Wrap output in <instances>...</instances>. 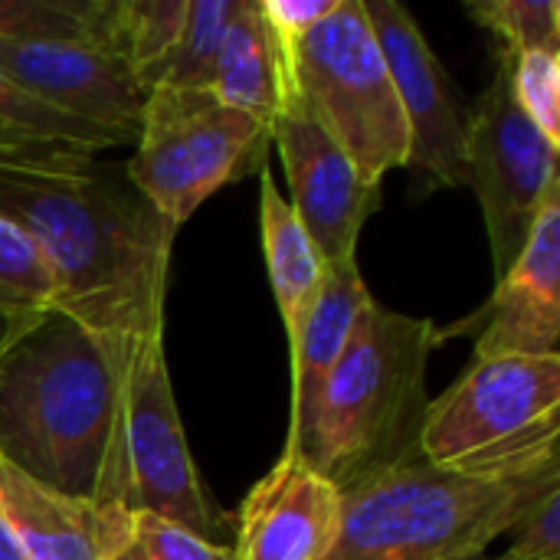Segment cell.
<instances>
[{"label":"cell","mask_w":560,"mask_h":560,"mask_svg":"<svg viewBox=\"0 0 560 560\" xmlns=\"http://www.w3.org/2000/svg\"><path fill=\"white\" fill-rule=\"evenodd\" d=\"M358 167L381 187L407 167L410 135L364 0H338L292 49V98Z\"/></svg>","instance_id":"6"},{"label":"cell","mask_w":560,"mask_h":560,"mask_svg":"<svg viewBox=\"0 0 560 560\" xmlns=\"http://www.w3.org/2000/svg\"><path fill=\"white\" fill-rule=\"evenodd\" d=\"M453 560H502V558H492V555H466V558H453Z\"/></svg>","instance_id":"32"},{"label":"cell","mask_w":560,"mask_h":560,"mask_svg":"<svg viewBox=\"0 0 560 560\" xmlns=\"http://www.w3.org/2000/svg\"><path fill=\"white\" fill-rule=\"evenodd\" d=\"M466 10L502 43V56L560 52L558 0H469Z\"/></svg>","instance_id":"24"},{"label":"cell","mask_w":560,"mask_h":560,"mask_svg":"<svg viewBox=\"0 0 560 560\" xmlns=\"http://www.w3.org/2000/svg\"><path fill=\"white\" fill-rule=\"evenodd\" d=\"M0 560H26L16 538H13V532H10V525L3 522V512H0Z\"/></svg>","instance_id":"30"},{"label":"cell","mask_w":560,"mask_h":560,"mask_svg":"<svg viewBox=\"0 0 560 560\" xmlns=\"http://www.w3.org/2000/svg\"><path fill=\"white\" fill-rule=\"evenodd\" d=\"M0 72L39 102L135 141L148 89L112 52L92 43H7L0 39Z\"/></svg>","instance_id":"13"},{"label":"cell","mask_w":560,"mask_h":560,"mask_svg":"<svg viewBox=\"0 0 560 560\" xmlns=\"http://www.w3.org/2000/svg\"><path fill=\"white\" fill-rule=\"evenodd\" d=\"M502 560H509V558H505V555H502Z\"/></svg>","instance_id":"34"},{"label":"cell","mask_w":560,"mask_h":560,"mask_svg":"<svg viewBox=\"0 0 560 560\" xmlns=\"http://www.w3.org/2000/svg\"><path fill=\"white\" fill-rule=\"evenodd\" d=\"M102 13L105 0H0V39H52L98 46Z\"/></svg>","instance_id":"23"},{"label":"cell","mask_w":560,"mask_h":560,"mask_svg":"<svg viewBox=\"0 0 560 560\" xmlns=\"http://www.w3.org/2000/svg\"><path fill=\"white\" fill-rule=\"evenodd\" d=\"M512 95L525 118L560 148V52H522L509 59Z\"/></svg>","instance_id":"25"},{"label":"cell","mask_w":560,"mask_h":560,"mask_svg":"<svg viewBox=\"0 0 560 560\" xmlns=\"http://www.w3.org/2000/svg\"><path fill=\"white\" fill-rule=\"evenodd\" d=\"M0 128H7L10 135H16L23 141L43 144V148H69V151H85V154L125 144L112 131L95 128L82 118H72V115L39 102L36 95H30L16 82H10L3 72H0Z\"/></svg>","instance_id":"21"},{"label":"cell","mask_w":560,"mask_h":560,"mask_svg":"<svg viewBox=\"0 0 560 560\" xmlns=\"http://www.w3.org/2000/svg\"><path fill=\"white\" fill-rule=\"evenodd\" d=\"M56 308V282L36 240L0 213V325Z\"/></svg>","instance_id":"22"},{"label":"cell","mask_w":560,"mask_h":560,"mask_svg":"<svg viewBox=\"0 0 560 560\" xmlns=\"http://www.w3.org/2000/svg\"><path fill=\"white\" fill-rule=\"evenodd\" d=\"M0 335H3V325H0Z\"/></svg>","instance_id":"33"},{"label":"cell","mask_w":560,"mask_h":560,"mask_svg":"<svg viewBox=\"0 0 560 560\" xmlns=\"http://www.w3.org/2000/svg\"><path fill=\"white\" fill-rule=\"evenodd\" d=\"M560 358H489L430 400L420 456L472 482L560 476Z\"/></svg>","instance_id":"4"},{"label":"cell","mask_w":560,"mask_h":560,"mask_svg":"<svg viewBox=\"0 0 560 560\" xmlns=\"http://www.w3.org/2000/svg\"><path fill=\"white\" fill-rule=\"evenodd\" d=\"M509 560H560V486H551L538 505L512 532Z\"/></svg>","instance_id":"27"},{"label":"cell","mask_w":560,"mask_h":560,"mask_svg":"<svg viewBox=\"0 0 560 560\" xmlns=\"http://www.w3.org/2000/svg\"><path fill=\"white\" fill-rule=\"evenodd\" d=\"M118 492L121 509L131 515L167 518L217 545H226L233 535V518L210 502L190 456L167 374L164 335L138 345L125 364Z\"/></svg>","instance_id":"8"},{"label":"cell","mask_w":560,"mask_h":560,"mask_svg":"<svg viewBox=\"0 0 560 560\" xmlns=\"http://www.w3.org/2000/svg\"><path fill=\"white\" fill-rule=\"evenodd\" d=\"M345 515V495L295 453L249 489L233 522L236 560H325Z\"/></svg>","instance_id":"14"},{"label":"cell","mask_w":560,"mask_h":560,"mask_svg":"<svg viewBox=\"0 0 560 560\" xmlns=\"http://www.w3.org/2000/svg\"><path fill=\"white\" fill-rule=\"evenodd\" d=\"M272 144L285 167L289 207L322 266L358 262V236L381 207V187L368 184L348 154L295 105H285L272 121Z\"/></svg>","instance_id":"11"},{"label":"cell","mask_w":560,"mask_h":560,"mask_svg":"<svg viewBox=\"0 0 560 560\" xmlns=\"http://www.w3.org/2000/svg\"><path fill=\"white\" fill-rule=\"evenodd\" d=\"M213 95L226 102L230 108L256 118L272 131V121L289 105V62L262 20L259 0H240L236 13L230 20L217 75H213Z\"/></svg>","instance_id":"16"},{"label":"cell","mask_w":560,"mask_h":560,"mask_svg":"<svg viewBox=\"0 0 560 560\" xmlns=\"http://www.w3.org/2000/svg\"><path fill=\"white\" fill-rule=\"evenodd\" d=\"M560 476L472 482L417 463L345 495L341 532L325 560H453L486 555L512 535Z\"/></svg>","instance_id":"5"},{"label":"cell","mask_w":560,"mask_h":560,"mask_svg":"<svg viewBox=\"0 0 560 560\" xmlns=\"http://www.w3.org/2000/svg\"><path fill=\"white\" fill-rule=\"evenodd\" d=\"M259 240L266 256L269 285L276 292V305L289 335V354L299 345L302 325L318 299L325 266L305 236L302 223L295 220L289 200L272 184L269 171H259Z\"/></svg>","instance_id":"18"},{"label":"cell","mask_w":560,"mask_h":560,"mask_svg":"<svg viewBox=\"0 0 560 560\" xmlns=\"http://www.w3.org/2000/svg\"><path fill=\"white\" fill-rule=\"evenodd\" d=\"M184 13L187 0H105L98 46L118 56L151 92L180 36Z\"/></svg>","instance_id":"19"},{"label":"cell","mask_w":560,"mask_h":560,"mask_svg":"<svg viewBox=\"0 0 560 560\" xmlns=\"http://www.w3.org/2000/svg\"><path fill=\"white\" fill-rule=\"evenodd\" d=\"M374 295L368 292L358 262L325 266L318 299L302 325L299 345L292 351V420L289 430L308 413L322 384L341 361L351 331Z\"/></svg>","instance_id":"17"},{"label":"cell","mask_w":560,"mask_h":560,"mask_svg":"<svg viewBox=\"0 0 560 560\" xmlns=\"http://www.w3.org/2000/svg\"><path fill=\"white\" fill-rule=\"evenodd\" d=\"M450 335L476 338L472 361L560 358V187L548 194L525 249L495 279L489 302L476 315L436 328L440 345Z\"/></svg>","instance_id":"12"},{"label":"cell","mask_w":560,"mask_h":560,"mask_svg":"<svg viewBox=\"0 0 560 560\" xmlns=\"http://www.w3.org/2000/svg\"><path fill=\"white\" fill-rule=\"evenodd\" d=\"M436 345L430 318L371 299L315 404L289 430L285 453H295L341 495L423 463L427 368Z\"/></svg>","instance_id":"3"},{"label":"cell","mask_w":560,"mask_h":560,"mask_svg":"<svg viewBox=\"0 0 560 560\" xmlns=\"http://www.w3.org/2000/svg\"><path fill=\"white\" fill-rule=\"evenodd\" d=\"M135 548L141 560H236L233 545L207 541L158 515H135Z\"/></svg>","instance_id":"26"},{"label":"cell","mask_w":560,"mask_h":560,"mask_svg":"<svg viewBox=\"0 0 560 560\" xmlns=\"http://www.w3.org/2000/svg\"><path fill=\"white\" fill-rule=\"evenodd\" d=\"M0 512L26 560H115L135 545V515L46 489L0 463Z\"/></svg>","instance_id":"15"},{"label":"cell","mask_w":560,"mask_h":560,"mask_svg":"<svg viewBox=\"0 0 560 560\" xmlns=\"http://www.w3.org/2000/svg\"><path fill=\"white\" fill-rule=\"evenodd\" d=\"M66 312L49 308L0 335V463L95 505H118L125 364Z\"/></svg>","instance_id":"2"},{"label":"cell","mask_w":560,"mask_h":560,"mask_svg":"<svg viewBox=\"0 0 560 560\" xmlns=\"http://www.w3.org/2000/svg\"><path fill=\"white\" fill-rule=\"evenodd\" d=\"M269 148L272 131L220 102L213 89L158 85L144 98L125 171L138 194L180 226L220 187L266 171Z\"/></svg>","instance_id":"7"},{"label":"cell","mask_w":560,"mask_h":560,"mask_svg":"<svg viewBox=\"0 0 560 560\" xmlns=\"http://www.w3.org/2000/svg\"><path fill=\"white\" fill-rule=\"evenodd\" d=\"M364 13L404 108L410 135L407 171L417 177V190L430 194L443 187H469L472 105L450 79L404 3L364 0Z\"/></svg>","instance_id":"10"},{"label":"cell","mask_w":560,"mask_h":560,"mask_svg":"<svg viewBox=\"0 0 560 560\" xmlns=\"http://www.w3.org/2000/svg\"><path fill=\"white\" fill-rule=\"evenodd\" d=\"M558 151L518 108L509 56H499L489 89L472 105L469 128V187L486 217L495 279L518 259L548 194L560 187Z\"/></svg>","instance_id":"9"},{"label":"cell","mask_w":560,"mask_h":560,"mask_svg":"<svg viewBox=\"0 0 560 560\" xmlns=\"http://www.w3.org/2000/svg\"><path fill=\"white\" fill-rule=\"evenodd\" d=\"M72 154H85V151H69V148H43L33 141H23L16 135H10L7 128H0V164H49V161H62Z\"/></svg>","instance_id":"29"},{"label":"cell","mask_w":560,"mask_h":560,"mask_svg":"<svg viewBox=\"0 0 560 560\" xmlns=\"http://www.w3.org/2000/svg\"><path fill=\"white\" fill-rule=\"evenodd\" d=\"M240 0H187L180 36L164 59L158 85L171 89H213L217 59ZM154 85V89H158Z\"/></svg>","instance_id":"20"},{"label":"cell","mask_w":560,"mask_h":560,"mask_svg":"<svg viewBox=\"0 0 560 560\" xmlns=\"http://www.w3.org/2000/svg\"><path fill=\"white\" fill-rule=\"evenodd\" d=\"M338 0H259L262 20L269 23L285 62H289V89H292V49L295 43L315 26L322 23ZM292 98V95H289Z\"/></svg>","instance_id":"28"},{"label":"cell","mask_w":560,"mask_h":560,"mask_svg":"<svg viewBox=\"0 0 560 560\" xmlns=\"http://www.w3.org/2000/svg\"><path fill=\"white\" fill-rule=\"evenodd\" d=\"M0 213L43 249L56 308L112 348L164 335L177 226L128 180L125 164L72 154L49 164H0Z\"/></svg>","instance_id":"1"},{"label":"cell","mask_w":560,"mask_h":560,"mask_svg":"<svg viewBox=\"0 0 560 560\" xmlns=\"http://www.w3.org/2000/svg\"><path fill=\"white\" fill-rule=\"evenodd\" d=\"M115 560H141V555H138V548L131 545V548H128L125 555H118V558H115Z\"/></svg>","instance_id":"31"}]
</instances>
